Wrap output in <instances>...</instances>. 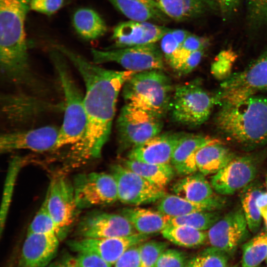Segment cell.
<instances>
[{
    "label": "cell",
    "mask_w": 267,
    "mask_h": 267,
    "mask_svg": "<svg viewBox=\"0 0 267 267\" xmlns=\"http://www.w3.org/2000/svg\"><path fill=\"white\" fill-rule=\"evenodd\" d=\"M54 47L77 70L85 85L87 124L82 138L72 145L69 158L74 165L98 158L111 132L119 93L136 72L107 69L60 44Z\"/></svg>",
    "instance_id": "obj_1"
},
{
    "label": "cell",
    "mask_w": 267,
    "mask_h": 267,
    "mask_svg": "<svg viewBox=\"0 0 267 267\" xmlns=\"http://www.w3.org/2000/svg\"><path fill=\"white\" fill-rule=\"evenodd\" d=\"M30 0H0V71L4 84L33 86L38 77L29 57L25 22Z\"/></svg>",
    "instance_id": "obj_2"
},
{
    "label": "cell",
    "mask_w": 267,
    "mask_h": 267,
    "mask_svg": "<svg viewBox=\"0 0 267 267\" xmlns=\"http://www.w3.org/2000/svg\"><path fill=\"white\" fill-rule=\"evenodd\" d=\"M215 123L224 137L241 146L267 144V96L256 94L237 102L222 103Z\"/></svg>",
    "instance_id": "obj_3"
},
{
    "label": "cell",
    "mask_w": 267,
    "mask_h": 267,
    "mask_svg": "<svg viewBox=\"0 0 267 267\" xmlns=\"http://www.w3.org/2000/svg\"><path fill=\"white\" fill-rule=\"evenodd\" d=\"M50 57L64 94V117L55 149L73 145L83 137L87 124L84 95L75 83L67 64V59L54 48Z\"/></svg>",
    "instance_id": "obj_4"
},
{
    "label": "cell",
    "mask_w": 267,
    "mask_h": 267,
    "mask_svg": "<svg viewBox=\"0 0 267 267\" xmlns=\"http://www.w3.org/2000/svg\"><path fill=\"white\" fill-rule=\"evenodd\" d=\"M122 89L126 104L162 119L170 111L174 89L170 78L161 70L135 73Z\"/></svg>",
    "instance_id": "obj_5"
},
{
    "label": "cell",
    "mask_w": 267,
    "mask_h": 267,
    "mask_svg": "<svg viewBox=\"0 0 267 267\" xmlns=\"http://www.w3.org/2000/svg\"><path fill=\"white\" fill-rule=\"evenodd\" d=\"M219 103L217 93L206 90L199 80L195 79L175 88L169 112L174 122L194 128L205 123Z\"/></svg>",
    "instance_id": "obj_6"
},
{
    "label": "cell",
    "mask_w": 267,
    "mask_h": 267,
    "mask_svg": "<svg viewBox=\"0 0 267 267\" xmlns=\"http://www.w3.org/2000/svg\"><path fill=\"white\" fill-rule=\"evenodd\" d=\"M119 151L139 145L161 133L163 119L138 107L125 104L116 121Z\"/></svg>",
    "instance_id": "obj_7"
},
{
    "label": "cell",
    "mask_w": 267,
    "mask_h": 267,
    "mask_svg": "<svg viewBox=\"0 0 267 267\" xmlns=\"http://www.w3.org/2000/svg\"><path fill=\"white\" fill-rule=\"evenodd\" d=\"M92 61L97 64L115 62L136 73L164 68V57L155 44L101 50L92 49Z\"/></svg>",
    "instance_id": "obj_8"
},
{
    "label": "cell",
    "mask_w": 267,
    "mask_h": 267,
    "mask_svg": "<svg viewBox=\"0 0 267 267\" xmlns=\"http://www.w3.org/2000/svg\"><path fill=\"white\" fill-rule=\"evenodd\" d=\"M267 90V50L244 70L227 78L217 93L220 103L234 102Z\"/></svg>",
    "instance_id": "obj_9"
},
{
    "label": "cell",
    "mask_w": 267,
    "mask_h": 267,
    "mask_svg": "<svg viewBox=\"0 0 267 267\" xmlns=\"http://www.w3.org/2000/svg\"><path fill=\"white\" fill-rule=\"evenodd\" d=\"M72 183L79 210L110 205L118 200L116 182L111 173L80 174Z\"/></svg>",
    "instance_id": "obj_10"
},
{
    "label": "cell",
    "mask_w": 267,
    "mask_h": 267,
    "mask_svg": "<svg viewBox=\"0 0 267 267\" xmlns=\"http://www.w3.org/2000/svg\"><path fill=\"white\" fill-rule=\"evenodd\" d=\"M0 104L3 118L13 125L27 123L47 113L64 110V103L55 104L21 91L1 94Z\"/></svg>",
    "instance_id": "obj_11"
},
{
    "label": "cell",
    "mask_w": 267,
    "mask_h": 267,
    "mask_svg": "<svg viewBox=\"0 0 267 267\" xmlns=\"http://www.w3.org/2000/svg\"><path fill=\"white\" fill-rule=\"evenodd\" d=\"M262 159L261 154H257L235 156L211 177L210 183L214 191L229 195L242 189L255 180Z\"/></svg>",
    "instance_id": "obj_12"
},
{
    "label": "cell",
    "mask_w": 267,
    "mask_h": 267,
    "mask_svg": "<svg viewBox=\"0 0 267 267\" xmlns=\"http://www.w3.org/2000/svg\"><path fill=\"white\" fill-rule=\"evenodd\" d=\"M110 173L117 184L118 200L138 206L158 201L166 194L165 189L157 186L121 164L111 166Z\"/></svg>",
    "instance_id": "obj_13"
},
{
    "label": "cell",
    "mask_w": 267,
    "mask_h": 267,
    "mask_svg": "<svg viewBox=\"0 0 267 267\" xmlns=\"http://www.w3.org/2000/svg\"><path fill=\"white\" fill-rule=\"evenodd\" d=\"M45 198L59 238L64 235L73 224L79 210L73 183L63 176L54 178L48 187Z\"/></svg>",
    "instance_id": "obj_14"
},
{
    "label": "cell",
    "mask_w": 267,
    "mask_h": 267,
    "mask_svg": "<svg viewBox=\"0 0 267 267\" xmlns=\"http://www.w3.org/2000/svg\"><path fill=\"white\" fill-rule=\"evenodd\" d=\"M122 215L93 211L84 216L78 222L76 234L80 238H110L136 233Z\"/></svg>",
    "instance_id": "obj_15"
},
{
    "label": "cell",
    "mask_w": 267,
    "mask_h": 267,
    "mask_svg": "<svg viewBox=\"0 0 267 267\" xmlns=\"http://www.w3.org/2000/svg\"><path fill=\"white\" fill-rule=\"evenodd\" d=\"M149 236L138 232L133 234L110 238H79L68 242L70 249L78 253L96 254L112 266L130 248L139 245Z\"/></svg>",
    "instance_id": "obj_16"
},
{
    "label": "cell",
    "mask_w": 267,
    "mask_h": 267,
    "mask_svg": "<svg viewBox=\"0 0 267 267\" xmlns=\"http://www.w3.org/2000/svg\"><path fill=\"white\" fill-rule=\"evenodd\" d=\"M248 226L242 208L233 210L217 222L207 232L211 246L218 248L229 256L248 233Z\"/></svg>",
    "instance_id": "obj_17"
},
{
    "label": "cell",
    "mask_w": 267,
    "mask_h": 267,
    "mask_svg": "<svg viewBox=\"0 0 267 267\" xmlns=\"http://www.w3.org/2000/svg\"><path fill=\"white\" fill-rule=\"evenodd\" d=\"M59 130V128L50 125L5 133L0 137V152L28 150L44 152L54 150Z\"/></svg>",
    "instance_id": "obj_18"
},
{
    "label": "cell",
    "mask_w": 267,
    "mask_h": 267,
    "mask_svg": "<svg viewBox=\"0 0 267 267\" xmlns=\"http://www.w3.org/2000/svg\"><path fill=\"white\" fill-rule=\"evenodd\" d=\"M170 30L148 21L121 22L114 28L111 37L113 44L106 49L155 44Z\"/></svg>",
    "instance_id": "obj_19"
},
{
    "label": "cell",
    "mask_w": 267,
    "mask_h": 267,
    "mask_svg": "<svg viewBox=\"0 0 267 267\" xmlns=\"http://www.w3.org/2000/svg\"><path fill=\"white\" fill-rule=\"evenodd\" d=\"M185 134L173 132L161 133L131 149L127 158L145 163L171 164L175 149Z\"/></svg>",
    "instance_id": "obj_20"
},
{
    "label": "cell",
    "mask_w": 267,
    "mask_h": 267,
    "mask_svg": "<svg viewBox=\"0 0 267 267\" xmlns=\"http://www.w3.org/2000/svg\"><path fill=\"white\" fill-rule=\"evenodd\" d=\"M176 194L192 202L206 205L214 211L222 208L226 203L224 199L215 193L205 176L195 172L184 176L172 186Z\"/></svg>",
    "instance_id": "obj_21"
},
{
    "label": "cell",
    "mask_w": 267,
    "mask_h": 267,
    "mask_svg": "<svg viewBox=\"0 0 267 267\" xmlns=\"http://www.w3.org/2000/svg\"><path fill=\"white\" fill-rule=\"evenodd\" d=\"M59 246L55 234L27 233L17 267H47Z\"/></svg>",
    "instance_id": "obj_22"
},
{
    "label": "cell",
    "mask_w": 267,
    "mask_h": 267,
    "mask_svg": "<svg viewBox=\"0 0 267 267\" xmlns=\"http://www.w3.org/2000/svg\"><path fill=\"white\" fill-rule=\"evenodd\" d=\"M219 141L208 135L186 133L176 146L171 161L176 173L185 176L196 172L198 150L207 144Z\"/></svg>",
    "instance_id": "obj_23"
},
{
    "label": "cell",
    "mask_w": 267,
    "mask_h": 267,
    "mask_svg": "<svg viewBox=\"0 0 267 267\" xmlns=\"http://www.w3.org/2000/svg\"><path fill=\"white\" fill-rule=\"evenodd\" d=\"M161 9L177 22L194 19L218 10L214 0H157Z\"/></svg>",
    "instance_id": "obj_24"
},
{
    "label": "cell",
    "mask_w": 267,
    "mask_h": 267,
    "mask_svg": "<svg viewBox=\"0 0 267 267\" xmlns=\"http://www.w3.org/2000/svg\"><path fill=\"white\" fill-rule=\"evenodd\" d=\"M131 20L166 23L169 18L161 9L157 0H108Z\"/></svg>",
    "instance_id": "obj_25"
},
{
    "label": "cell",
    "mask_w": 267,
    "mask_h": 267,
    "mask_svg": "<svg viewBox=\"0 0 267 267\" xmlns=\"http://www.w3.org/2000/svg\"><path fill=\"white\" fill-rule=\"evenodd\" d=\"M135 231L147 235L161 232L169 225L170 217L158 211L140 207H126L121 211Z\"/></svg>",
    "instance_id": "obj_26"
},
{
    "label": "cell",
    "mask_w": 267,
    "mask_h": 267,
    "mask_svg": "<svg viewBox=\"0 0 267 267\" xmlns=\"http://www.w3.org/2000/svg\"><path fill=\"white\" fill-rule=\"evenodd\" d=\"M235 157L234 153L221 141L209 143L200 148L196 153L197 170L205 176L213 175Z\"/></svg>",
    "instance_id": "obj_27"
},
{
    "label": "cell",
    "mask_w": 267,
    "mask_h": 267,
    "mask_svg": "<svg viewBox=\"0 0 267 267\" xmlns=\"http://www.w3.org/2000/svg\"><path fill=\"white\" fill-rule=\"evenodd\" d=\"M121 164L150 183L163 188L176 173L171 164L145 163L129 158L123 159Z\"/></svg>",
    "instance_id": "obj_28"
},
{
    "label": "cell",
    "mask_w": 267,
    "mask_h": 267,
    "mask_svg": "<svg viewBox=\"0 0 267 267\" xmlns=\"http://www.w3.org/2000/svg\"><path fill=\"white\" fill-rule=\"evenodd\" d=\"M72 22L76 32L85 40H96L103 36L107 31L104 20L91 8L78 9L73 14Z\"/></svg>",
    "instance_id": "obj_29"
},
{
    "label": "cell",
    "mask_w": 267,
    "mask_h": 267,
    "mask_svg": "<svg viewBox=\"0 0 267 267\" xmlns=\"http://www.w3.org/2000/svg\"><path fill=\"white\" fill-rule=\"evenodd\" d=\"M263 191L260 182L254 180L242 189L241 202L242 209L246 219L249 229L253 233L260 228L262 216L257 206L258 196Z\"/></svg>",
    "instance_id": "obj_30"
},
{
    "label": "cell",
    "mask_w": 267,
    "mask_h": 267,
    "mask_svg": "<svg viewBox=\"0 0 267 267\" xmlns=\"http://www.w3.org/2000/svg\"><path fill=\"white\" fill-rule=\"evenodd\" d=\"M161 232L171 242L186 248L198 247L208 240L207 232L184 225L171 224Z\"/></svg>",
    "instance_id": "obj_31"
},
{
    "label": "cell",
    "mask_w": 267,
    "mask_h": 267,
    "mask_svg": "<svg viewBox=\"0 0 267 267\" xmlns=\"http://www.w3.org/2000/svg\"><path fill=\"white\" fill-rule=\"evenodd\" d=\"M157 210L170 218L196 212L214 211L206 205L192 202L176 194H167L158 201Z\"/></svg>",
    "instance_id": "obj_32"
},
{
    "label": "cell",
    "mask_w": 267,
    "mask_h": 267,
    "mask_svg": "<svg viewBox=\"0 0 267 267\" xmlns=\"http://www.w3.org/2000/svg\"><path fill=\"white\" fill-rule=\"evenodd\" d=\"M24 163L23 159L15 156L9 163L4 180L0 212V234L4 228L16 184V179Z\"/></svg>",
    "instance_id": "obj_33"
},
{
    "label": "cell",
    "mask_w": 267,
    "mask_h": 267,
    "mask_svg": "<svg viewBox=\"0 0 267 267\" xmlns=\"http://www.w3.org/2000/svg\"><path fill=\"white\" fill-rule=\"evenodd\" d=\"M267 255V231L260 233L242 246V267H257Z\"/></svg>",
    "instance_id": "obj_34"
},
{
    "label": "cell",
    "mask_w": 267,
    "mask_h": 267,
    "mask_svg": "<svg viewBox=\"0 0 267 267\" xmlns=\"http://www.w3.org/2000/svg\"><path fill=\"white\" fill-rule=\"evenodd\" d=\"M222 216L217 211L193 212L182 216L170 218L169 225H184L204 231L210 228Z\"/></svg>",
    "instance_id": "obj_35"
},
{
    "label": "cell",
    "mask_w": 267,
    "mask_h": 267,
    "mask_svg": "<svg viewBox=\"0 0 267 267\" xmlns=\"http://www.w3.org/2000/svg\"><path fill=\"white\" fill-rule=\"evenodd\" d=\"M247 22L252 32L267 31V0H246Z\"/></svg>",
    "instance_id": "obj_36"
},
{
    "label": "cell",
    "mask_w": 267,
    "mask_h": 267,
    "mask_svg": "<svg viewBox=\"0 0 267 267\" xmlns=\"http://www.w3.org/2000/svg\"><path fill=\"white\" fill-rule=\"evenodd\" d=\"M229 256L210 246L201 251L187 264V267H227Z\"/></svg>",
    "instance_id": "obj_37"
},
{
    "label": "cell",
    "mask_w": 267,
    "mask_h": 267,
    "mask_svg": "<svg viewBox=\"0 0 267 267\" xmlns=\"http://www.w3.org/2000/svg\"><path fill=\"white\" fill-rule=\"evenodd\" d=\"M208 44L209 41L207 39L190 33L168 64L176 71L190 53L197 50H205Z\"/></svg>",
    "instance_id": "obj_38"
},
{
    "label": "cell",
    "mask_w": 267,
    "mask_h": 267,
    "mask_svg": "<svg viewBox=\"0 0 267 267\" xmlns=\"http://www.w3.org/2000/svg\"><path fill=\"white\" fill-rule=\"evenodd\" d=\"M190 32L183 29H171L160 40V48L169 64Z\"/></svg>",
    "instance_id": "obj_39"
},
{
    "label": "cell",
    "mask_w": 267,
    "mask_h": 267,
    "mask_svg": "<svg viewBox=\"0 0 267 267\" xmlns=\"http://www.w3.org/2000/svg\"><path fill=\"white\" fill-rule=\"evenodd\" d=\"M27 233L52 234L58 236L57 229L48 210L45 198L29 224Z\"/></svg>",
    "instance_id": "obj_40"
},
{
    "label": "cell",
    "mask_w": 267,
    "mask_h": 267,
    "mask_svg": "<svg viewBox=\"0 0 267 267\" xmlns=\"http://www.w3.org/2000/svg\"><path fill=\"white\" fill-rule=\"evenodd\" d=\"M168 246L166 242L156 240H146L140 244V267H155L160 256Z\"/></svg>",
    "instance_id": "obj_41"
},
{
    "label": "cell",
    "mask_w": 267,
    "mask_h": 267,
    "mask_svg": "<svg viewBox=\"0 0 267 267\" xmlns=\"http://www.w3.org/2000/svg\"><path fill=\"white\" fill-rule=\"evenodd\" d=\"M186 264V258L183 252L170 249L161 254L155 267H185Z\"/></svg>",
    "instance_id": "obj_42"
},
{
    "label": "cell",
    "mask_w": 267,
    "mask_h": 267,
    "mask_svg": "<svg viewBox=\"0 0 267 267\" xmlns=\"http://www.w3.org/2000/svg\"><path fill=\"white\" fill-rule=\"evenodd\" d=\"M236 55L231 50H225L217 56L216 61L212 66V72L216 77H223L226 71L229 70L230 63L233 61Z\"/></svg>",
    "instance_id": "obj_43"
},
{
    "label": "cell",
    "mask_w": 267,
    "mask_h": 267,
    "mask_svg": "<svg viewBox=\"0 0 267 267\" xmlns=\"http://www.w3.org/2000/svg\"><path fill=\"white\" fill-rule=\"evenodd\" d=\"M64 0H30V9L50 15L60 9Z\"/></svg>",
    "instance_id": "obj_44"
},
{
    "label": "cell",
    "mask_w": 267,
    "mask_h": 267,
    "mask_svg": "<svg viewBox=\"0 0 267 267\" xmlns=\"http://www.w3.org/2000/svg\"><path fill=\"white\" fill-rule=\"evenodd\" d=\"M139 245L128 249L116 261L114 267H140Z\"/></svg>",
    "instance_id": "obj_45"
},
{
    "label": "cell",
    "mask_w": 267,
    "mask_h": 267,
    "mask_svg": "<svg viewBox=\"0 0 267 267\" xmlns=\"http://www.w3.org/2000/svg\"><path fill=\"white\" fill-rule=\"evenodd\" d=\"M77 259L79 267H112L100 256L90 253H78Z\"/></svg>",
    "instance_id": "obj_46"
},
{
    "label": "cell",
    "mask_w": 267,
    "mask_h": 267,
    "mask_svg": "<svg viewBox=\"0 0 267 267\" xmlns=\"http://www.w3.org/2000/svg\"><path fill=\"white\" fill-rule=\"evenodd\" d=\"M204 50H197L190 53L179 65L176 72L179 75H186L192 72L200 63Z\"/></svg>",
    "instance_id": "obj_47"
},
{
    "label": "cell",
    "mask_w": 267,
    "mask_h": 267,
    "mask_svg": "<svg viewBox=\"0 0 267 267\" xmlns=\"http://www.w3.org/2000/svg\"><path fill=\"white\" fill-rule=\"evenodd\" d=\"M222 16L229 17L237 12L240 0H214Z\"/></svg>",
    "instance_id": "obj_48"
},
{
    "label": "cell",
    "mask_w": 267,
    "mask_h": 267,
    "mask_svg": "<svg viewBox=\"0 0 267 267\" xmlns=\"http://www.w3.org/2000/svg\"><path fill=\"white\" fill-rule=\"evenodd\" d=\"M47 267H79L77 258L66 255L55 262L50 263Z\"/></svg>",
    "instance_id": "obj_49"
},
{
    "label": "cell",
    "mask_w": 267,
    "mask_h": 267,
    "mask_svg": "<svg viewBox=\"0 0 267 267\" xmlns=\"http://www.w3.org/2000/svg\"><path fill=\"white\" fill-rule=\"evenodd\" d=\"M257 203L265 222L266 231H267V191H262L260 194L257 198Z\"/></svg>",
    "instance_id": "obj_50"
},
{
    "label": "cell",
    "mask_w": 267,
    "mask_h": 267,
    "mask_svg": "<svg viewBox=\"0 0 267 267\" xmlns=\"http://www.w3.org/2000/svg\"><path fill=\"white\" fill-rule=\"evenodd\" d=\"M266 188H267V175L266 178Z\"/></svg>",
    "instance_id": "obj_51"
},
{
    "label": "cell",
    "mask_w": 267,
    "mask_h": 267,
    "mask_svg": "<svg viewBox=\"0 0 267 267\" xmlns=\"http://www.w3.org/2000/svg\"><path fill=\"white\" fill-rule=\"evenodd\" d=\"M227 267H238L237 265H235V266H232Z\"/></svg>",
    "instance_id": "obj_52"
},
{
    "label": "cell",
    "mask_w": 267,
    "mask_h": 267,
    "mask_svg": "<svg viewBox=\"0 0 267 267\" xmlns=\"http://www.w3.org/2000/svg\"><path fill=\"white\" fill-rule=\"evenodd\" d=\"M266 262L267 267V255L266 258Z\"/></svg>",
    "instance_id": "obj_53"
},
{
    "label": "cell",
    "mask_w": 267,
    "mask_h": 267,
    "mask_svg": "<svg viewBox=\"0 0 267 267\" xmlns=\"http://www.w3.org/2000/svg\"><path fill=\"white\" fill-rule=\"evenodd\" d=\"M257 267H262V266H258Z\"/></svg>",
    "instance_id": "obj_54"
}]
</instances>
